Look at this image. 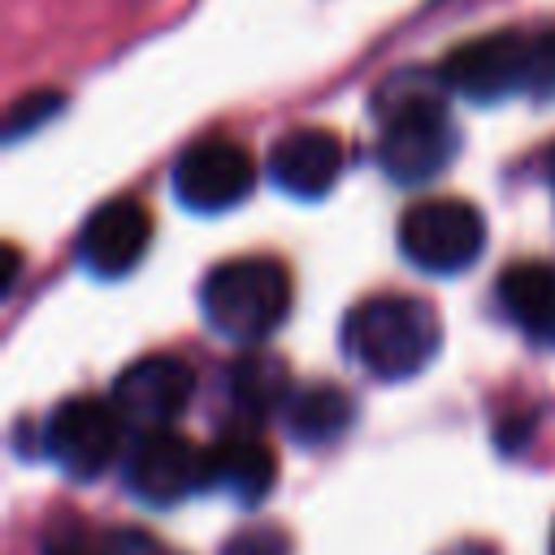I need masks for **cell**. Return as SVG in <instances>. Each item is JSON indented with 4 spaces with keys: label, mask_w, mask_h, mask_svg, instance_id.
Returning a JSON list of instances; mask_svg holds the SVG:
<instances>
[{
    "label": "cell",
    "mask_w": 555,
    "mask_h": 555,
    "mask_svg": "<svg viewBox=\"0 0 555 555\" xmlns=\"http://www.w3.org/2000/svg\"><path fill=\"white\" fill-rule=\"evenodd\" d=\"M451 156H455V126L438 95L412 91L386 108L377 160L399 186H421L438 178Z\"/></svg>",
    "instance_id": "cell-3"
},
{
    "label": "cell",
    "mask_w": 555,
    "mask_h": 555,
    "mask_svg": "<svg viewBox=\"0 0 555 555\" xmlns=\"http://www.w3.org/2000/svg\"><path fill=\"white\" fill-rule=\"evenodd\" d=\"M347 356L377 382H408L442 347V321L425 299L373 295L347 312L343 325Z\"/></svg>",
    "instance_id": "cell-1"
},
{
    "label": "cell",
    "mask_w": 555,
    "mask_h": 555,
    "mask_svg": "<svg viewBox=\"0 0 555 555\" xmlns=\"http://www.w3.org/2000/svg\"><path fill=\"white\" fill-rule=\"evenodd\" d=\"M343 173V143L334 130L299 126L269 152V178L295 199H321Z\"/></svg>",
    "instance_id": "cell-11"
},
{
    "label": "cell",
    "mask_w": 555,
    "mask_h": 555,
    "mask_svg": "<svg viewBox=\"0 0 555 555\" xmlns=\"http://www.w3.org/2000/svg\"><path fill=\"white\" fill-rule=\"evenodd\" d=\"M147 243H152V212H147V204H139L130 195H117V199H104L82 221L78 260L95 278L113 282V278H126L147 256Z\"/></svg>",
    "instance_id": "cell-10"
},
{
    "label": "cell",
    "mask_w": 555,
    "mask_h": 555,
    "mask_svg": "<svg viewBox=\"0 0 555 555\" xmlns=\"http://www.w3.org/2000/svg\"><path fill=\"white\" fill-rule=\"evenodd\" d=\"M225 377H230L225 386H230L234 408H243L251 416H264V412L282 408V399H286V364L269 351H243Z\"/></svg>",
    "instance_id": "cell-15"
},
{
    "label": "cell",
    "mask_w": 555,
    "mask_h": 555,
    "mask_svg": "<svg viewBox=\"0 0 555 555\" xmlns=\"http://www.w3.org/2000/svg\"><path fill=\"white\" fill-rule=\"evenodd\" d=\"M282 421H286V434L304 447H325L334 438H343V429L351 425V399L330 386V382H317V386H304L286 399L282 408Z\"/></svg>",
    "instance_id": "cell-14"
},
{
    "label": "cell",
    "mask_w": 555,
    "mask_h": 555,
    "mask_svg": "<svg viewBox=\"0 0 555 555\" xmlns=\"http://www.w3.org/2000/svg\"><path fill=\"white\" fill-rule=\"evenodd\" d=\"M499 308L538 347H555V264L520 260L499 273Z\"/></svg>",
    "instance_id": "cell-12"
},
{
    "label": "cell",
    "mask_w": 555,
    "mask_h": 555,
    "mask_svg": "<svg viewBox=\"0 0 555 555\" xmlns=\"http://www.w3.org/2000/svg\"><path fill=\"white\" fill-rule=\"evenodd\" d=\"M156 555H169V551H156Z\"/></svg>",
    "instance_id": "cell-21"
},
{
    "label": "cell",
    "mask_w": 555,
    "mask_h": 555,
    "mask_svg": "<svg viewBox=\"0 0 555 555\" xmlns=\"http://www.w3.org/2000/svg\"><path fill=\"white\" fill-rule=\"evenodd\" d=\"M221 555H291V533L278 529V525H251V529H238Z\"/></svg>",
    "instance_id": "cell-16"
},
{
    "label": "cell",
    "mask_w": 555,
    "mask_h": 555,
    "mask_svg": "<svg viewBox=\"0 0 555 555\" xmlns=\"http://www.w3.org/2000/svg\"><path fill=\"white\" fill-rule=\"evenodd\" d=\"M121 438H126L121 412L95 395H74L65 403H56L43 425L48 455L78 481L100 477L121 455Z\"/></svg>",
    "instance_id": "cell-6"
},
{
    "label": "cell",
    "mask_w": 555,
    "mask_h": 555,
    "mask_svg": "<svg viewBox=\"0 0 555 555\" xmlns=\"http://www.w3.org/2000/svg\"><path fill=\"white\" fill-rule=\"evenodd\" d=\"M256 186V160L234 139H199L173 165V195L191 212H225Z\"/></svg>",
    "instance_id": "cell-7"
},
{
    "label": "cell",
    "mask_w": 555,
    "mask_h": 555,
    "mask_svg": "<svg viewBox=\"0 0 555 555\" xmlns=\"http://www.w3.org/2000/svg\"><path fill=\"white\" fill-rule=\"evenodd\" d=\"M273 477H278L273 451L251 434H225L221 442L208 447V490H221L243 507L260 503Z\"/></svg>",
    "instance_id": "cell-13"
},
{
    "label": "cell",
    "mask_w": 555,
    "mask_h": 555,
    "mask_svg": "<svg viewBox=\"0 0 555 555\" xmlns=\"http://www.w3.org/2000/svg\"><path fill=\"white\" fill-rule=\"evenodd\" d=\"M195 395V373L178 356H143L121 369L113 382V408L121 412L126 425L152 434V429H173V421L186 412Z\"/></svg>",
    "instance_id": "cell-8"
},
{
    "label": "cell",
    "mask_w": 555,
    "mask_h": 555,
    "mask_svg": "<svg viewBox=\"0 0 555 555\" xmlns=\"http://www.w3.org/2000/svg\"><path fill=\"white\" fill-rule=\"evenodd\" d=\"M529 56L533 30H490L455 43L438 65V82L473 104H499L516 91H529Z\"/></svg>",
    "instance_id": "cell-5"
},
{
    "label": "cell",
    "mask_w": 555,
    "mask_h": 555,
    "mask_svg": "<svg viewBox=\"0 0 555 555\" xmlns=\"http://www.w3.org/2000/svg\"><path fill=\"white\" fill-rule=\"evenodd\" d=\"M529 95L551 100L555 95V26L533 30V56H529Z\"/></svg>",
    "instance_id": "cell-17"
},
{
    "label": "cell",
    "mask_w": 555,
    "mask_h": 555,
    "mask_svg": "<svg viewBox=\"0 0 555 555\" xmlns=\"http://www.w3.org/2000/svg\"><path fill=\"white\" fill-rule=\"evenodd\" d=\"M199 304L217 334L234 343H260L291 312V278L269 256H238L204 278Z\"/></svg>",
    "instance_id": "cell-2"
},
{
    "label": "cell",
    "mask_w": 555,
    "mask_h": 555,
    "mask_svg": "<svg viewBox=\"0 0 555 555\" xmlns=\"http://www.w3.org/2000/svg\"><path fill=\"white\" fill-rule=\"evenodd\" d=\"M43 555H104V542L91 538L82 525H61V529L48 533Z\"/></svg>",
    "instance_id": "cell-19"
},
{
    "label": "cell",
    "mask_w": 555,
    "mask_h": 555,
    "mask_svg": "<svg viewBox=\"0 0 555 555\" xmlns=\"http://www.w3.org/2000/svg\"><path fill=\"white\" fill-rule=\"evenodd\" d=\"M486 247V221L468 199H416L403 217H399V251L408 264L451 278L477 264Z\"/></svg>",
    "instance_id": "cell-4"
},
{
    "label": "cell",
    "mask_w": 555,
    "mask_h": 555,
    "mask_svg": "<svg viewBox=\"0 0 555 555\" xmlns=\"http://www.w3.org/2000/svg\"><path fill=\"white\" fill-rule=\"evenodd\" d=\"M56 108H61V95H56V91H39V95H26V100H17V104H13L4 134H9V139H22L30 126H39L43 117H52Z\"/></svg>",
    "instance_id": "cell-18"
},
{
    "label": "cell",
    "mask_w": 555,
    "mask_h": 555,
    "mask_svg": "<svg viewBox=\"0 0 555 555\" xmlns=\"http://www.w3.org/2000/svg\"><path fill=\"white\" fill-rule=\"evenodd\" d=\"M126 486L152 507H173L186 494L208 490V451H199L186 434L152 429L126 460Z\"/></svg>",
    "instance_id": "cell-9"
},
{
    "label": "cell",
    "mask_w": 555,
    "mask_h": 555,
    "mask_svg": "<svg viewBox=\"0 0 555 555\" xmlns=\"http://www.w3.org/2000/svg\"><path fill=\"white\" fill-rule=\"evenodd\" d=\"M551 555H555V533H551Z\"/></svg>",
    "instance_id": "cell-20"
}]
</instances>
